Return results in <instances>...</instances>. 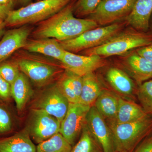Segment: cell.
I'll use <instances>...</instances> for the list:
<instances>
[{
    "mask_svg": "<svg viewBox=\"0 0 152 152\" xmlns=\"http://www.w3.org/2000/svg\"><path fill=\"white\" fill-rule=\"evenodd\" d=\"M76 1L58 12L39 23L33 29L32 39L53 38L58 42L75 39L86 31L99 27L94 21L75 16L73 7Z\"/></svg>",
    "mask_w": 152,
    "mask_h": 152,
    "instance_id": "6da1fadb",
    "label": "cell"
},
{
    "mask_svg": "<svg viewBox=\"0 0 152 152\" xmlns=\"http://www.w3.org/2000/svg\"><path fill=\"white\" fill-rule=\"evenodd\" d=\"M42 56L22 49L15 59L20 72L39 87L58 80L66 69L61 62Z\"/></svg>",
    "mask_w": 152,
    "mask_h": 152,
    "instance_id": "7a4b0ae2",
    "label": "cell"
},
{
    "mask_svg": "<svg viewBox=\"0 0 152 152\" xmlns=\"http://www.w3.org/2000/svg\"><path fill=\"white\" fill-rule=\"evenodd\" d=\"M152 43V34L150 31H141L128 26L104 44L79 53L107 58L124 54Z\"/></svg>",
    "mask_w": 152,
    "mask_h": 152,
    "instance_id": "3957f363",
    "label": "cell"
},
{
    "mask_svg": "<svg viewBox=\"0 0 152 152\" xmlns=\"http://www.w3.org/2000/svg\"><path fill=\"white\" fill-rule=\"evenodd\" d=\"M76 0H40L11 10L4 21L7 27L39 23L58 12Z\"/></svg>",
    "mask_w": 152,
    "mask_h": 152,
    "instance_id": "277c9868",
    "label": "cell"
},
{
    "mask_svg": "<svg viewBox=\"0 0 152 152\" xmlns=\"http://www.w3.org/2000/svg\"><path fill=\"white\" fill-rule=\"evenodd\" d=\"M107 122L111 132L115 152H133L152 133V117L149 115L132 122Z\"/></svg>",
    "mask_w": 152,
    "mask_h": 152,
    "instance_id": "5b68a950",
    "label": "cell"
},
{
    "mask_svg": "<svg viewBox=\"0 0 152 152\" xmlns=\"http://www.w3.org/2000/svg\"><path fill=\"white\" fill-rule=\"evenodd\" d=\"M127 26V23L125 20L109 26L88 30L75 39L59 42L65 50L79 53L104 44Z\"/></svg>",
    "mask_w": 152,
    "mask_h": 152,
    "instance_id": "8992f818",
    "label": "cell"
},
{
    "mask_svg": "<svg viewBox=\"0 0 152 152\" xmlns=\"http://www.w3.org/2000/svg\"><path fill=\"white\" fill-rule=\"evenodd\" d=\"M137 0H101L94 11L86 18L99 27L125 20L131 13Z\"/></svg>",
    "mask_w": 152,
    "mask_h": 152,
    "instance_id": "52a82bcc",
    "label": "cell"
},
{
    "mask_svg": "<svg viewBox=\"0 0 152 152\" xmlns=\"http://www.w3.org/2000/svg\"><path fill=\"white\" fill-rule=\"evenodd\" d=\"M61 124L58 119L45 112L32 108L26 129L31 138L39 144L59 132Z\"/></svg>",
    "mask_w": 152,
    "mask_h": 152,
    "instance_id": "ba28073f",
    "label": "cell"
},
{
    "mask_svg": "<svg viewBox=\"0 0 152 152\" xmlns=\"http://www.w3.org/2000/svg\"><path fill=\"white\" fill-rule=\"evenodd\" d=\"M115 66L127 74L138 86L152 77V64L133 50L113 57Z\"/></svg>",
    "mask_w": 152,
    "mask_h": 152,
    "instance_id": "9c48e42d",
    "label": "cell"
},
{
    "mask_svg": "<svg viewBox=\"0 0 152 152\" xmlns=\"http://www.w3.org/2000/svg\"><path fill=\"white\" fill-rule=\"evenodd\" d=\"M69 104L56 83L39 95L32 108L42 110L56 118L61 123L66 114Z\"/></svg>",
    "mask_w": 152,
    "mask_h": 152,
    "instance_id": "30bf717a",
    "label": "cell"
},
{
    "mask_svg": "<svg viewBox=\"0 0 152 152\" xmlns=\"http://www.w3.org/2000/svg\"><path fill=\"white\" fill-rule=\"evenodd\" d=\"M91 107L80 103H69L66 114L61 122L59 133L72 145L81 134Z\"/></svg>",
    "mask_w": 152,
    "mask_h": 152,
    "instance_id": "8fae6325",
    "label": "cell"
},
{
    "mask_svg": "<svg viewBox=\"0 0 152 152\" xmlns=\"http://www.w3.org/2000/svg\"><path fill=\"white\" fill-rule=\"evenodd\" d=\"M61 62L67 70L83 77L107 64L106 58L97 55L85 56L66 51Z\"/></svg>",
    "mask_w": 152,
    "mask_h": 152,
    "instance_id": "7c38bea8",
    "label": "cell"
},
{
    "mask_svg": "<svg viewBox=\"0 0 152 152\" xmlns=\"http://www.w3.org/2000/svg\"><path fill=\"white\" fill-rule=\"evenodd\" d=\"M86 124L97 140L104 152H115L113 136L108 125L94 106H92L87 114Z\"/></svg>",
    "mask_w": 152,
    "mask_h": 152,
    "instance_id": "4fadbf2b",
    "label": "cell"
},
{
    "mask_svg": "<svg viewBox=\"0 0 152 152\" xmlns=\"http://www.w3.org/2000/svg\"><path fill=\"white\" fill-rule=\"evenodd\" d=\"M33 29L26 25L6 31L0 41V64L24 47Z\"/></svg>",
    "mask_w": 152,
    "mask_h": 152,
    "instance_id": "5bb4252c",
    "label": "cell"
},
{
    "mask_svg": "<svg viewBox=\"0 0 152 152\" xmlns=\"http://www.w3.org/2000/svg\"><path fill=\"white\" fill-rule=\"evenodd\" d=\"M23 50L41 54L61 62L66 50L59 42L53 38L31 39L28 40Z\"/></svg>",
    "mask_w": 152,
    "mask_h": 152,
    "instance_id": "9a60e30c",
    "label": "cell"
},
{
    "mask_svg": "<svg viewBox=\"0 0 152 152\" xmlns=\"http://www.w3.org/2000/svg\"><path fill=\"white\" fill-rule=\"evenodd\" d=\"M152 16V0H137L132 10L125 20L128 25L141 31H149Z\"/></svg>",
    "mask_w": 152,
    "mask_h": 152,
    "instance_id": "2e32d148",
    "label": "cell"
},
{
    "mask_svg": "<svg viewBox=\"0 0 152 152\" xmlns=\"http://www.w3.org/2000/svg\"><path fill=\"white\" fill-rule=\"evenodd\" d=\"M56 83L69 102L79 103L83 84L82 77L65 69Z\"/></svg>",
    "mask_w": 152,
    "mask_h": 152,
    "instance_id": "e0dca14e",
    "label": "cell"
},
{
    "mask_svg": "<svg viewBox=\"0 0 152 152\" xmlns=\"http://www.w3.org/2000/svg\"><path fill=\"white\" fill-rule=\"evenodd\" d=\"M0 152H37L26 129L14 135L0 139Z\"/></svg>",
    "mask_w": 152,
    "mask_h": 152,
    "instance_id": "ac0fdd59",
    "label": "cell"
},
{
    "mask_svg": "<svg viewBox=\"0 0 152 152\" xmlns=\"http://www.w3.org/2000/svg\"><path fill=\"white\" fill-rule=\"evenodd\" d=\"M106 79L110 86L121 94L131 95L135 89V82L121 69L113 66L108 69Z\"/></svg>",
    "mask_w": 152,
    "mask_h": 152,
    "instance_id": "d6986e66",
    "label": "cell"
},
{
    "mask_svg": "<svg viewBox=\"0 0 152 152\" xmlns=\"http://www.w3.org/2000/svg\"><path fill=\"white\" fill-rule=\"evenodd\" d=\"M11 96L15 102L17 110L19 112H22L33 94L29 79L20 72L17 79L11 85Z\"/></svg>",
    "mask_w": 152,
    "mask_h": 152,
    "instance_id": "ffe728a7",
    "label": "cell"
},
{
    "mask_svg": "<svg viewBox=\"0 0 152 152\" xmlns=\"http://www.w3.org/2000/svg\"><path fill=\"white\" fill-rule=\"evenodd\" d=\"M120 99L113 92L103 89L94 106L105 120L110 121L116 115Z\"/></svg>",
    "mask_w": 152,
    "mask_h": 152,
    "instance_id": "44dd1931",
    "label": "cell"
},
{
    "mask_svg": "<svg viewBox=\"0 0 152 152\" xmlns=\"http://www.w3.org/2000/svg\"><path fill=\"white\" fill-rule=\"evenodd\" d=\"M82 78L83 84L79 103L92 107L103 90L102 85L94 72L85 75Z\"/></svg>",
    "mask_w": 152,
    "mask_h": 152,
    "instance_id": "7402d4cb",
    "label": "cell"
},
{
    "mask_svg": "<svg viewBox=\"0 0 152 152\" xmlns=\"http://www.w3.org/2000/svg\"><path fill=\"white\" fill-rule=\"evenodd\" d=\"M147 115L141 106L132 101L120 98L116 115L113 119L108 121L124 124L137 121Z\"/></svg>",
    "mask_w": 152,
    "mask_h": 152,
    "instance_id": "603a6c76",
    "label": "cell"
},
{
    "mask_svg": "<svg viewBox=\"0 0 152 152\" xmlns=\"http://www.w3.org/2000/svg\"><path fill=\"white\" fill-rule=\"evenodd\" d=\"M71 152H104L102 148L85 124L78 141Z\"/></svg>",
    "mask_w": 152,
    "mask_h": 152,
    "instance_id": "cb8c5ba5",
    "label": "cell"
},
{
    "mask_svg": "<svg viewBox=\"0 0 152 152\" xmlns=\"http://www.w3.org/2000/svg\"><path fill=\"white\" fill-rule=\"evenodd\" d=\"M72 145L59 132L38 144L37 152H71Z\"/></svg>",
    "mask_w": 152,
    "mask_h": 152,
    "instance_id": "d4e9b609",
    "label": "cell"
},
{
    "mask_svg": "<svg viewBox=\"0 0 152 152\" xmlns=\"http://www.w3.org/2000/svg\"><path fill=\"white\" fill-rule=\"evenodd\" d=\"M137 92L144 111L152 117V80H147L139 85Z\"/></svg>",
    "mask_w": 152,
    "mask_h": 152,
    "instance_id": "484cf974",
    "label": "cell"
},
{
    "mask_svg": "<svg viewBox=\"0 0 152 152\" xmlns=\"http://www.w3.org/2000/svg\"><path fill=\"white\" fill-rule=\"evenodd\" d=\"M101 0H77L73 7L75 16L86 18L94 11Z\"/></svg>",
    "mask_w": 152,
    "mask_h": 152,
    "instance_id": "4316f807",
    "label": "cell"
},
{
    "mask_svg": "<svg viewBox=\"0 0 152 152\" xmlns=\"http://www.w3.org/2000/svg\"><path fill=\"white\" fill-rule=\"evenodd\" d=\"M20 68L15 61H4L0 64V76L11 85L20 72Z\"/></svg>",
    "mask_w": 152,
    "mask_h": 152,
    "instance_id": "83f0119b",
    "label": "cell"
},
{
    "mask_svg": "<svg viewBox=\"0 0 152 152\" xmlns=\"http://www.w3.org/2000/svg\"><path fill=\"white\" fill-rule=\"evenodd\" d=\"M12 126L10 114L4 106L0 104V134L9 132L12 129Z\"/></svg>",
    "mask_w": 152,
    "mask_h": 152,
    "instance_id": "f1b7e54d",
    "label": "cell"
},
{
    "mask_svg": "<svg viewBox=\"0 0 152 152\" xmlns=\"http://www.w3.org/2000/svg\"><path fill=\"white\" fill-rule=\"evenodd\" d=\"M11 97V85L0 76V100L7 102Z\"/></svg>",
    "mask_w": 152,
    "mask_h": 152,
    "instance_id": "f546056e",
    "label": "cell"
},
{
    "mask_svg": "<svg viewBox=\"0 0 152 152\" xmlns=\"http://www.w3.org/2000/svg\"><path fill=\"white\" fill-rule=\"evenodd\" d=\"M133 152H152V134L144 139Z\"/></svg>",
    "mask_w": 152,
    "mask_h": 152,
    "instance_id": "4dcf8cb0",
    "label": "cell"
},
{
    "mask_svg": "<svg viewBox=\"0 0 152 152\" xmlns=\"http://www.w3.org/2000/svg\"><path fill=\"white\" fill-rule=\"evenodd\" d=\"M135 50L140 56L152 64V43Z\"/></svg>",
    "mask_w": 152,
    "mask_h": 152,
    "instance_id": "1f68e13d",
    "label": "cell"
},
{
    "mask_svg": "<svg viewBox=\"0 0 152 152\" xmlns=\"http://www.w3.org/2000/svg\"><path fill=\"white\" fill-rule=\"evenodd\" d=\"M14 9L10 6H2L0 5V20H5L10 12Z\"/></svg>",
    "mask_w": 152,
    "mask_h": 152,
    "instance_id": "d6a6232c",
    "label": "cell"
},
{
    "mask_svg": "<svg viewBox=\"0 0 152 152\" xmlns=\"http://www.w3.org/2000/svg\"><path fill=\"white\" fill-rule=\"evenodd\" d=\"M32 0H14V5L18 6L20 7H25L31 3Z\"/></svg>",
    "mask_w": 152,
    "mask_h": 152,
    "instance_id": "836d02e7",
    "label": "cell"
},
{
    "mask_svg": "<svg viewBox=\"0 0 152 152\" xmlns=\"http://www.w3.org/2000/svg\"><path fill=\"white\" fill-rule=\"evenodd\" d=\"M6 27L7 26L4 20H0V39H1L6 32Z\"/></svg>",
    "mask_w": 152,
    "mask_h": 152,
    "instance_id": "e575fe53",
    "label": "cell"
},
{
    "mask_svg": "<svg viewBox=\"0 0 152 152\" xmlns=\"http://www.w3.org/2000/svg\"><path fill=\"white\" fill-rule=\"evenodd\" d=\"M0 5L5 6H10L14 8V0H0Z\"/></svg>",
    "mask_w": 152,
    "mask_h": 152,
    "instance_id": "d590c367",
    "label": "cell"
},
{
    "mask_svg": "<svg viewBox=\"0 0 152 152\" xmlns=\"http://www.w3.org/2000/svg\"><path fill=\"white\" fill-rule=\"evenodd\" d=\"M149 31L152 34V16L150 20L149 25Z\"/></svg>",
    "mask_w": 152,
    "mask_h": 152,
    "instance_id": "8d00e7d4",
    "label": "cell"
},
{
    "mask_svg": "<svg viewBox=\"0 0 152 152\" xmlns=\"http://www.w3.org/2000/svg\"><path fill=\"white\" fill-rule=\"evenodd\" d=\"M40 1V0H37V1Z\"/></svg>",
    "mask_w": 152,
    "mask_h": 152,
    "instance_id": "74e56055",
    "label": "cell"
},
{
    "mask_svg": "<svg viewBox=\"0 0 152 152\" xmlns=\"http://www.w3.org/2000/svg\"></svg>",
    "mask_w": 152,
    "mask_h": 152,
    "instance_id": "f35d334b",
    "label": "cell"
},
{
    "mask_svg": "<svg viewBox=\"0 0 152 152\" xmlns=\"http://www.w3.org/2000/svg\"></svg>",
    "mask_w": 152,
    "mask_h": 152,
    "instance_id": "ab89813d",
    "label": "cell"
}]
</instances>
